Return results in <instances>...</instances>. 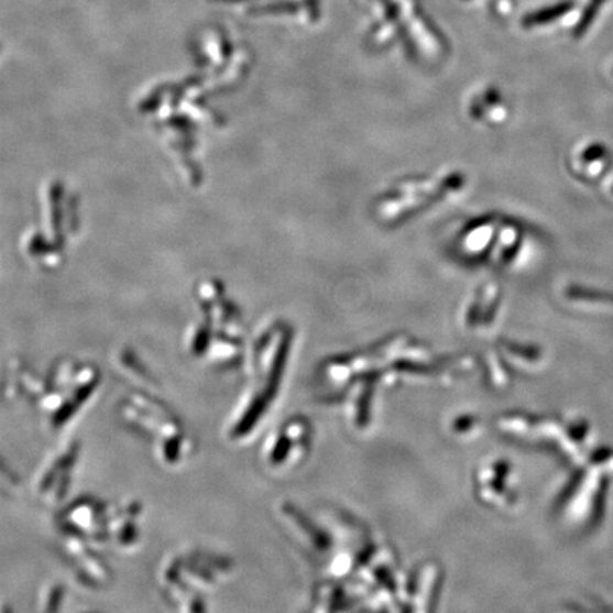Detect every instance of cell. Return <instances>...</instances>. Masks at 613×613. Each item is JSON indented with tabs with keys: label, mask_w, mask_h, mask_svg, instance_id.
I'll use <instances>...</instances> for the list:
<instances>
[{
	"label": "cell",
	"mask_w": 613,
	"mask_h": 613,
	"mask_svg": "<svg viewBox=\"0 0 613 613\" xmlns=\"http://www.w3.org/2000/svg\"><path fill=\"white\" fill-rule=\"evenodd\" d=\"M605 2L606 0H591V3L588 4V8L585 9V13H583L581 23L578 24L577 33L583 32L588 26H590L593 19H595L598 11H600V8Z\"/></svg>",
	"instance_id": "obj_1"
}]
</instances>
